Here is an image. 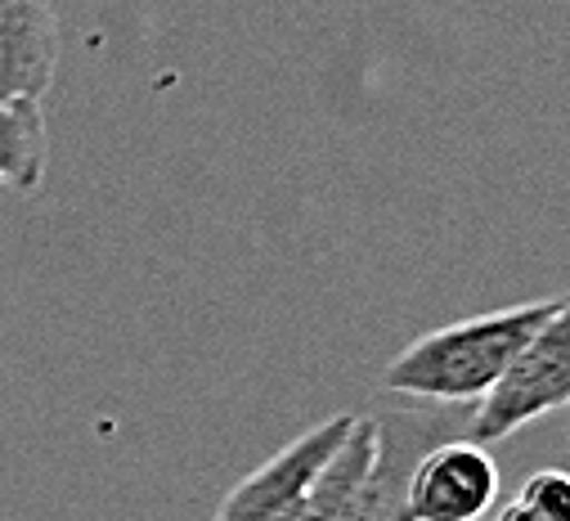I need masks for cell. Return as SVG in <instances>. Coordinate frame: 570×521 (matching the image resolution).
<instances>
[{
	"label": "cell",
	"mask_w": 570,
	"mask_h": 521,
	"mask_svg": "<svg viewBox=\"0 0 570 521\" xmlns=\"http://www.w3.org/2000/svg\"><path fill=\"white\" fill-rule=\"evenodd\" d=\"M557 306L561 297H543L422 333L386 364L382 386L404 401H426V405H481L517 360V351Z\"/></svg>",
	"instance_id": "1"
},
{
	"label": "cell",
	"mask_w": 570,
	"mask_h": 521,
	"mask_svg": "<svg viewBox=\"0 0 570 521\" xmlns=\"http://www.w3.org/2000/svg\"><path fill=\"white\" fill-rule=\"evenodd\" d=\"M566 405H570V293H561V306L534 328V337L517 351V360L494 382V391L472 410L468 436L476 445H494Z\"/></svg>",
	"instance_id": "2"
},
{
	"label": "cell",
	"mask_w": 570,
	"mask_h": 521,
	"mask_svg": "<svg viewBox=\"0 0 570 521\" xmlns=\"http://www.w3.org/2000/svg\"><path fill=\"white\" fill-rule=\"evenodd\" d=\"M472 410L476 405H426L422 401V405H404V410L373 419L377 450H373V468L360 485L351 521H413L409 512L413 463L450 436H468Z\"/></svg>",
	"instance_id": "3"
},
{
	"label": "cell",
	"mask_w": 570,
	"mask_h": 521,
	"mask_svg": "<svg viewBox=\"0 0 570 521\" xmlns=\"http://www.w3.org/2000/svg\"><path fill=\"white\" fill-rule=\"evenodd\" d=\"M355 423H360V414H333V419L315 423L311 432H302L297 441H288L220 499L212 521H288L306 503V494L315 490L324 468L337 459V450L346 445Z\"/></svg>",
	"instance_id": "4"
},
{
	"label": "cell",
	"mask_w": 570,
	"mask_h": 521,
	"mask_svg": "<svg viewBox=\"0 0 570 521\" xmlns=\"http://www.w3.org/2000/svg\"><path fill=\"white\" fill-rule=\"evenodd\" d=\"M499 503V463L472 436L432 445L409 476L413 521H481Z\"/></svg>",
	"instance_id": "5"
},
{
	"label": "cell",
	"mask_w": 570,
	"mask_h": 521,
	"mask_svg": "<svg viewBox=\"0 0 570 521\" xmlns=\"http://www.w3.org/2000/svg\"><path fill=\"white\" fill-rule=\"evenodd\" d=\"M59 72L55 0H0V104H41Z\"/></svg>",
	"instance_id": "6"
},
{
	"label": "cell",
	"mask_w": 570,
	"mask_h": 521,
	"mask_svg": "<svg viewBox=\"0 0 570 521\" xmlns=\"http://www.w3.org/2000/svg\"><path fill=\"white\" fill-rule=\"evenodd\" d=\"M373 450H377V427H373V419L360 414L355 432L346 436L337 459L324 468V476L315 481V490L306 494V503L288 521H351L360 485H364V476L373 468Z\"/></svg>",
	"instance_id": "7"
},
{
	"label": "cell",
	"mask_w": 570,
	"mask_h": 521,
	"mask_svg": "<svg viewBox=\"0 0 570 521\" xmlns=\"http://www.w3.org/2000/svg\"><path fill=\"white\" fill-rule=\"evenodd\" d=\"M46 112L41 104H0V180L32 194L46 180Z\"/></svg>",
	"instance_id": "8"
},
{
	"label": "cell",
	"mask_w": 570,
	"mask_h": 521,
	"mask_svg": "<svg viewBox=\"0 0 570 521\" xmlns=\"http://www.w3.org/2000/svg\"><path fill=\"white\" fill-rule=\"evenodd\" d=\"M517 499H521L530 512H539L543 521H570V472H561V468H539V472H530V476L521 481Z\"/></svg>",
	"instance_id": "9"
},
{
	"label": "cell",
	"mask_w": 570,
	"mask_h": 521,
	"mask_svg": "<svg viewBox=\"0 0 570 521\" xmlns=\"http://www.w3.org/2000/svg\"><path fill=\"white\" fill-rule=\"evenodd\" d=\"M494 521H543V517H539V512H530L521 499H508V503L499 508V517H494Z\"/></svg>",
	"instance_id": "10"
},
{
	"label": "cell",
	"mask_w": 570,
	"mask_h": 521,
	"mask_svg": "<svg viewBox=\"0 0 570 521\" xmlns=\"http://www.w3.org/2000/svg\"><path fill=\"white\" fill-rule=\"evenodd\" d=\"M566 410H570V405H566Z\"/></svg>",
	"instance_id": "11"
}]
</instances>
